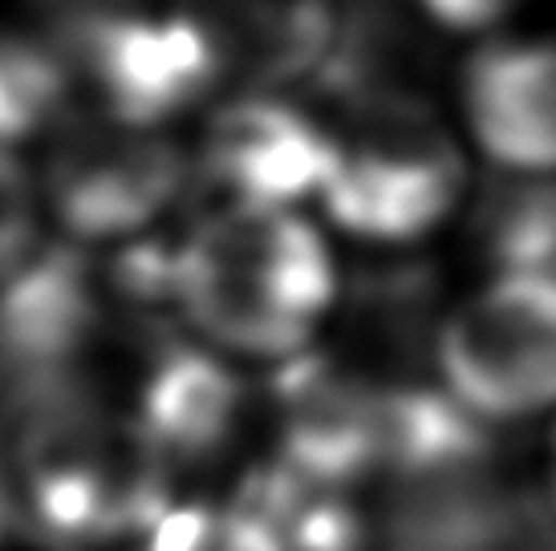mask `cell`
Wrapping results in <instances>:
<instances>
[{"mask_svg":"<svg viewBox=\"0 0 556 551\" xmlns=\"http://www.w3.org/2000/svg\"><path fill=\"white\" fill-rule=\"evenodd\" d=\"M520 183V200L504 212V268H553L556 272V179Z\"/></svg>","mask_w":556,"mask_h":551,"instance_id":"obj_13","label":"cell"},{"mask_svg":"<svg viewBox=\"0 0 556 551\" xmlns=\"http://www.w3.org/2000/svg\"><path fill=\"white\" fill-rule=\"evenodd\" d=\"M65 86V62H58L49 49L0 37V146H13L58 123Z\"/></svg>","mask_w":556,"mask_h":551,"instance_id":"obj_11","label":"cell"},{"mask_svg":"<svg viewBox=\"0 0 556 551\" xmlns=\"http://www.w3.org/2000/svg\"><path fill=\"white\" fill-rule=\"evenodd\" d=\"M548 471H553V495H556V430H553V446H548Z\"/></svg>","mask_w":556,"mask_h":551,"instance_id":"obj_16","label":"cell"},{"mask_svg":"<svg viewBox=\"0 0 556 551\" xmlns=\"http://www.w3.org/2000/svg\"><path fill=\"white\" fill-rule=\"evenodd\" d=\"M46 219L41 175L13 146H0V284L41 256Z\"/></svg>","mask_w":556,"mask_h":551,"instance_id":"obj_12","label":"cell"},{"mask_svg":"<svg viewBox=\"0 0 556 551\" xmlns=\"http://www.w3.org/2000/svg\"><path fill=\"white\" fill-rule=\"evenodd\" d=\"M126 413L170 483H179L232 454L252 398L224 353L200 341H167L147 357Z\"/></svg>","mask_w":556,"mask_h":551,"instance_id":"obj_7","label":"cell"},{"mask_svg":"<svg viewBox=\"0 0 556 551\" xmlns=\"http://www.w3.org/2000/svg\"><path fill=\"white\" fill-rule=\"evenodd\" d=\"M191 163L151 126L78 130L41 170L49 219L78 244H123L147 231L179 200Z\"/></svg>","mask_w":556,"mask_h":551,"instance_id":"obj_5","label":"cell"},{"mask_svg":"<svg viewBox=\"0 0 556 551\" xmlns=\"http://www.w3.org/2000/svg\"><path fill=\"white\" fill-rule=\"evenodd\" d=\"M467 138L415 90L366 86L329 123L317 207L362 244L406 247L451 223L467 200Z\"/></svg>","mask_w":556,"mask_h":551,"instance_id":"obj_3","label":"cell"},{"mask_svg":"<svg viewBox=\"0 0 556 551\" xmlns=\"http://www.w3.org/2000/svg\"><path fill=\"white\" fill-rule=\"evenodd\" d=\"M78 62L106 118L151 130L184 114L224 74L212 29L187 13L110 16L90 29Z\"/></svg>","mask_w":556,"mask_h":551,"instance_id":"obj_6","label":"cell"},{"mask_svg":"<svg viewBox=\"0 0 556 551\" xmlns=\"http://www.w3.org/2000/svg\"><path fill=\"white\" fill-rule=\"evenodd\" d=\"M415 4L439 29L464 33V37H492L508 29L532 0H415Z\"/></svg>","mask_w":556,"mask_h":551,"instance_id":"obj_14","label":"cell"},{"mask_svg":"<svg viewBox=\"0 0 556 551\" xmlns=\"http://www.w3.org/2000/svg\"><path fill=\"white\" fill-rule=\"evenodd\" d=\"M16 503L25 536L58 551L142 539L179 495L130 413L106 398H74L13 422Z\"/></svg>","mask_w":556,"mask_h":551,"instance_id":"obj_2","label":"cell"},{"mask_svg":"<svg viewBox=\"0 0 556 551\" xmlns=\"http://www.w3.org/2000/svg\"><path fill=\"white\" fill-rule=\"evenodd\" d=\"M16 536H25V520H21V503H16L9 459H0V551L9 548Z\"/></svg>","mask_w":556,"mask_h":551,"instance_id":"obj_15","label":"cell"},{"mask_svg":"<svg viewBox=\"0 0 556 551\" xmlns=\"http://www.w3.org/2000/svg\"><path fill=\"white\" fill-rule=\"evenodd\" d=\"M329 167V123L280 93H248L224 106L203 138V170L224 203L317 200Z\"/></svg>","mask_w":556,"mask_h":551,"instance_id":"obj_9","label":"cell"},{"mask_svg":"<svg viewBox=\"0 0 556 551\" xmlns=\"http://www.w3.org/2000/svg\"><path fill=\"white\" fill-rule=\"evenodd\" d=\"M163 296L228 361L309 357L341 296L325 231L301 207L219 203L167 247Z\"/></svg>","mask_w":556,"mask_h":551,"instance_id":"obj_1","label":"cell"},{"mask_svg":"<svg viewBox=\"0 0 556 551\" xmlns=\"http://www.w3.org/2000/svg\"><path fill=\"white\" fill-rule=\"evenodd\" d=\"M142 551H289L273 523L244 499H175L139 539Z\"/></svg>","mask_w":556,"mask_h":551,"instance_id":"obj_10","label":"cell"},{"mask_svg":"<svg viewBox=\"0 0 556 551\" xmlns=\"http://www.w3.org/2000/svg\"><path fill=\"white\" fill-rule=\"evenodd\" d=\"M451 406L476 422H525L556 406V272L500 268L434 329Z\"/></svg>","mask_w":556,"mask_h":551,"instance_id":"obj_4","label":"cell"},{"mask_svg":"<svg viewBox=\"0 0 556 551\" xmlns=\"http://www.w3.org/2000/svg\"><path fill=\"white\" fill-rule=\"evenodd\" d=\"M459 130L508 179H556V37H492L459 74Z\"/></svg>","mask_w":556,"mask_h":551,"instance_id":"obj_8","label":"cell"}]
</instances>
